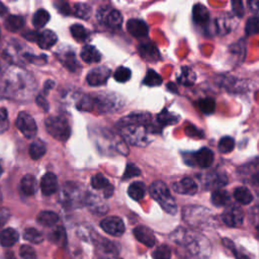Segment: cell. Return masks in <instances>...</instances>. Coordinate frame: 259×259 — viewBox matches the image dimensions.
<instances>
[{
	"label": "cell",
	"instance_id": "d4e9b609",
	"mask_svg": "<svg viewBox=\"0 0 259 259\" xmlns=\"http://www.w3.org/2000/svg\"><path fill=\"white\" fill-rule=\"evenodd\" d=\"M37 222L44 227H54L59 222V216L51 211H43L37 217Z\"/></svg>",
	"mask_w": 259,
	"mask_h": 259
},
{
	"label": "cell",
	"instance_id": "7bdbcfd3",
	"mask_svg": "<svg viewBox=\"0 0 259 259\" xmlns=\"http://www.w3.org/2000/svg\"><path fill=\"white\" fill-rule=\"evenodd\" d=\"M74 15L82 19H88L92 15V8L84 3H77L74 7Z\"/></svg>",
	"mask_w": 259,
	"mask_h": 259
},
{
	"label": "cell",
	"instance_id": "ac0fdd59",
	"mask_svg": "<svg viewBox=\"0 0 259 259\" xmlns=\"http://www.w3.org/2000/svg\"><path fill=\"white\" fill-rule=\"evenodd\" d=\"M58 189V179L54 173H46L41 180V190L44 196H52Z\"/></svg>",
	"mask_w": 259,
	"mask_h": 259
},
{
	"label": "cell",
	"instance_id": "74e56055",
	"mask_svg": "<svg viewBox=\"0 0 259 259\" xmlns=\"http://www.w3.org/2000/svg\"><path fill=\"white\" fill-rule=\"evenodd\" d=\"M70 31H71L72 37L78 42H83L89 37V32L83 27V25L78 24V23L73 24L70 28Z\"/></svg>",
	"mask_w": 259,
	"mask_h": 259
},
{
	"label": "cell",
	"instance_id": "f1b7e54d",
	"mask_svg": "<svg viewBox=\"0 0 259 259\" xmlns=\"http://www.w3.org/2000/svg\"><path fill=\"white\" fill-rule=\"evenodd\" d=\"M206 181V186H209V188L223 187L228 184V176L224 172H215L208 176Z\"/></svg>",
	"mask_w": 259,
	"mask_h": 259
},
{
	"label": "cell",
	"instance_id": "7a4b0ae2",
	"mask_svg": "<svg viewBox=\"0 0 259 259\" xmlns=\"http://www.w3.org/2000/svg\"><path fill=\"white\" fill-rule=\"evenodd\" d=\"M183 218L185 223L196 229L212 228L214 225L213 214L203 206H185L183 211Z\"/></svg>",
	"mask_w": 259,
	"mask_h": 259
},
{
	"label": "cell",
	"instance_id": "816d5d0a",
	"mask_svg": "<svg viewBox=\"0 0 259 259\" xmlns=\"http://www.w3.org/2000/svg\"><path fill=\"white\" fill-rule=\"evenodd\" d=\"M232 8L238 18H242L244 16V6L242 1H239V0L232 1Z\"/></svg>",
	"mask_w": 259,
	"mask_h": 259
},
{
	"label": "cell",
	"instance_id": "be15d7a7",
	"mask_svg": "<svg viewBox=\"0 0 259 259\" xmlns=\"http://www.w3.org/2000/svg\"><path fill=\"white\" fill-rule=\"evenodd\" d=\"M6 12H7V7L2 2H0V16H4Z\"/></svg>",
	"mask_w": 259,
	"mask_h": 259
},
{
	"label": "cell",
	"instance_id": "03108f58",
	"mask_svg": "<svg viewBox=\"0 0 259 259\" xmlns=\"http://www.w3.org/2000/svg\"><path fill=\"white\" fill-rule=\"evenodd\" d=\"M0 35H1V31H0Z\"/></svg>",
	"mask_w": 259,
	"mask_h": 259
},
{
	"label": "cell",
	"instance_id": "52a82bcc",
	"mask_svg": "<svg viewBox=\"0 0 259 259\" xmlns=\"http://www.w3.org/2000/svg\"><path fill=\"white\" fill-rule=\"evenodd\" d=\"M16 125L18 129L20 131V133L28 139H33L37 136V127L34 120L33 116L25 112L21 111L18 113V119L16 122Z\"/></svg>",
	"mask_w": 259,
	"mask_h": 259
},
{
	"label": "cell",
	"instance_id": "5bb4252c",
	"mask_svg": "<svg viewBox=\"0 0 259 259\" xmlns=\"http://www.w3.org/2000/svg\"><path fill=\"white\" fill-rule=\"evenodd\" d=\"M127 29L129 33L137 38H143L148 36V24L142 19L132 18L127 22Z\"/></svg>",
	"mask_w": 259,
	"mask_h": 259
},
{
	"label": "cell",
	"instance_id": "db71d44e",
	"mask_svg": "<svg viewBox=\"0 0 259 259\" xmlns=\"http://www.w3.org/2000/svg\"><path fill=\"white\" fill-rule=\"evenodd\" d=\"M57 9L63 16H69L71 14V8L67 2H58Z\"/></svg>",
	"mask_w": 259,
	"mask_h": 259
},
{
	"label": "cell",
	"instance_id": "3957f363",
	"mask_svg": "<svg viewBox=\"0 0 259 259\" xmlns=\"http://www.w3.org/2000/svg\"><path fill=\"white\" fill-rule=\"evenodd\" d=\"M151 197L156 201L161 208L169 215H175L177 213V205L174 198L163 181L157 180L150 185L149 188Z\"/></svg>",
	"mask_w": 259,
	"mask_h": 259
},
{
	"label": "cell",
	"instance_id": "6125c7cd",
	"mask_svg": "<svg viewBox=\"0 0 259 259\" xmlns=\"http://www.w3.org/2000/svg\"><path fill=\"white\" fill-rule=\"evenodd\" d=\"M55 85V83L53 82V81H51V80H48L46 83H45V86H44V88H45V90H46V92H48V90H50L52 87H53Z\"/></svg>",
	"mask_w": 259,
	"mask_h": 259
},
{
	"label": "cell",
	"instance_id": "d590c367",
	"mask_svg": "<svg viewBox=\"0 0 259 259\" xmlns=\"http://www.w3.org/2000/svg\"><path fill=\"white\" fill-rule=\"evenodd\" d=\"M50 20V14L45 9H38L34 18H33V24L36 29H42L48 23Z\"/></svg>",
	"mask_w": 259,
	"mask_h": 259
},
{
	"label": "cell",
	"instance_id": "bcb514c9",
	"mask_svg": "<svg viewBox=\"0 0 259 259\" xmlns=\"http://www.w3.org/2000/svg\"><path fill=\"white\" fill-rule=\"evenodd\" d=\"M154 259H171V250L167 245H161L153 252Z\"/></svg>",
	"mask_w": 259,
	"mask_h": 259
},
{
	"label": "cell",
	"instance_id": "2e32d148",
	"mask_svg": "<svg viewBox=\"0 0 259 259\" xmlns=\"http://www.w3.org/2000/svg\"><path fill=\"white\" fill-rule=\"evenodd\" d=\"M103 15L99 16L102 21H105L108 27L113 30H120L123 23V17L120 14V11L115 9H111L106 12V10H102Z\"/></svg>",
	"mask_w": 259,
	"mask_h": 259
},
{
	"label": "cell",
	"instance_id": "ab89813d",
	"mask_svg": "<svg viewBox=\"0 0 259 259\" xmlns=\"http://www.w3.org/2000/svg\"><path fill=\"white\" fill-rule=\"evenodd\" d=\"M219 151L223 154L231 153L235 148V141L231 137H223L219 142Z\"/></svg>",
	"mask_w": 259,
	"mask_h": 259
},
{
	"label": "cell",
	"instance_id": "6f0895ef",
	"mask_svg": "<svg viewBox=\"0 0 259 259\" xmlns=\"http://www.w3.org/2000/svg\"><path fill=\"white\" fill-rule=\"evenodd\" d=\"M37 36V32H29V33L23 35V37L27 38V40L31 41V42H36Z\"/></svg>",
	"mask_w": 259,
	"mask_h": 259
},
{
	"label": "cell",
	"instance_id": "9c48e42d",
	"mask_svg": "<svg viewBox=\"0 0 259 259\" xmlns=\"http://www.w3.org/2000/svg\"><path fill=\"white\" fill-rule=\"evenodd\" d=\"M96 255L98 259H120V252L116 245L103 238L96 242Z\"/></svg>",
	"mask_w": 259,
	"mask_h": 259
},
{
	"label": "cell",
	"instance_id": "f6af8a7d",
	"mask_svg": "<svg viewBox=\"0 0 259 259\" xmlns=\"http://www.w3.org/2000/svg\"><path fill=\"white\" fill-rule=\"evenodd\" d=\"M131 76H132V72H131V70H130L127 67L118 68V69L115 70V72L113 74L114 79L118 82H121V83L127 82L130 78H131Z\"/></svg>",
	"mask_w": 259,
	"mask_h": 259
},
{
	"label": "cell",
	"instance_id": "f5cc1de1",
	"mask_svg": "<svg viewBox=\"0 0 259 259\" xmlns=\"http://www.w3.org/2000/svg\"><path fill=\"white\" fill-rule=\"evenodd\" d=\"M10 218V212L8 209H0V228L4 226Z\"/></svg>",
	"mask_w": 259,
	"mask_h": 259
},
{
	"label": "cell",
	"instance_id": "680465c9",
	"mask_svg": "<svg viewBox=\"0 0 259 259\" xmlns=\"http://www.w3.org/2000/svg\"><path fill=\"white\" fill-rule=\"evenodd\" d=\"M7 121V110L4 108H0V122Z\"/></svg>",
	"mask_w": 259,
	"mask_h": 259
},
{
	"label": "cell",
	"instance_id": "b9f144b4",
	"mask_svg": "<svg viewBox=\"0 0 259 259\" xmlns=\"http://www.w3.org/2000/svg\"><path fill=\"white\" fill-rule=\"evenodd\" d=\"M198 106L204 114H211L215 111L216 102L213 98H204L198 102Z\"/></svg>",
	"mask_w": 259,
	"mask_h": 259
},
{
	"label": "cell",
	"instance_id": "9a60e30c",
	"mask_svg": "<svg viewBox=\"0 0 259 259\" xmlns=\"http://www.w3.org/2000/svg\"><path fill=\"white\" fill-rule=\"evenodd\" d=\"M135 238L147 247H154L156 244V237L154 233L145 226H139L134 229Z\"/></svg>",
	"mask_w": 259,
	"mask_h": 259
},
{
	"label": "cell",
	"instance_id": "681fc988",
	"mask_svg": "<svg viewBox=\"0 0 259 259\" xmlns=\"http://www.w3.org/2000/svg\"><path fill=\"white\" fill-rule=\"evenodd\" d=\"M49 238L54 243H61V242H64L65 239H66V234H65V231L62 227H58L54 229L53 232L51 233Z\"/></svg>",
	"mask_w": 259,
	"mask_h": 259
},
{
	"label": "cell",
	"instance_id": "91938a15",
	"mask_svg": "<svg viewBox=\"0 0 259 259\" xmlns=\"http://www.w3.org/2000/svg\"><path fill=\"white\" fill-rule=\"evenodd\" d=\"M248 5L250 7V10H252L253 12L258 11V2L257 1H248Z\"/></svg>",
	"mask_w": 259,
	"mask_h": 259
},
{
	"label": "cell",
	"instance_id": "ffe728a7",
	"mask_svg": "<svg viewBox=\"0 0 259 259\" xmlns=\"http://www.w3.org/2000/svg\"><path fill=\"white\" fill-rule=\"evenodd\" d=\"M57 41H58V37L56 34L52 31L46 30L42 33H37L36 43L41 49L49 50L57 43Z\"/></svg>",
	"mask_w": 259,
	"mask_h": 259
},
{
	"label": "cell",
	"instance_id": "1f68e13d",
	"mask_svg": "<svg viewBox=\"0 0 259 259\" xmlns=\"http://www.w3.org/2000/svg\"><path fill=\"white\" fill-rule=\"evenodd\" d=\"M230 203L229 192L224 189H217L212 193V204L215 206H225Z\"/></svg>",
	"mask_w": 259,
	"mask_h": 259
},
{
	"label": "cell",
	"instance_id": "e0dca14e",
	"mask_svg": "<svg viewBox=\"0 0 259 259\" xmlns=\"http://www.w3.org/2000/svg\"><path fill=\"white\" fill-rule=\"evenodd\" d=\"M172 187L175 192L180 194H187V196H193L198 191L197 184L189 177H185L178 181V183H174Z\"/></svg>",
	"mask_w": 259,
	"mask_h": 259
},
{
	"label": "cell",
	"instance_id": "4fadbf2b",
	"mask_svg": "<svg viewBox=\"0 0 259 259\" xmlns=\"http://www.w3.org/2000/svg\"><path fill=\"white\" fill-rule=\"evenodd\" d=\"M84 204L87 205L89 211L95 215H105L109 211V206L107 204L103 203L100 198L94 196L92 193H89L84 198Z\"/></svg>",
	"mask_w": 259,
	"mask_h": 259
},
{
	"label": "cell",
	"instance_id": "5b68a950",
	"mask_svg": "<svg viewBox=\"0 0 259 259\" xmlns=\"http://www.w3.org/2000/svg\"><path fill=\"white\" fill-rule=\"evenodd\" d=\"M47 132L58 141H67L71 136V127L63 116H50L45 122Z\"/></svg>",
	"mask_w": 259,
	"mask_h": 259
},
{
	"label": "cell",
	"instance_id": "cb8c5ba5",
	"mask_svg": "<svg viewBox=\"0 0 259 259\" xmlns=\"http://www.w3.org/2000/svg\"><path fill=\"white\" fill-rule=\"evenodd\" d=\"M20 190L27 197L34 196L37 191V180L32 174L24 175L20 181Z\"/></svg>",
	"mask_w": 259,
	"mask_h": 259
},
{
	"label": "cell",
	"instance_id": "7402d4cb",
	"mask_svg": "<svg viewBox=\"0 0 259 259\" xmlns=\"http://www.w3.org/2000/svg\"><path fill=\"white\" fill-rule=\"evenodd\" d=\"M62 64L71 72H77L80 69V65L75 57V53L71 50L64 51L62 54L58 55Z\"/></svg>",
	"mask_w": 259,
	"mask_h": 259
},
{
	"label": "cell",
	"instance_id": "30bf717a",
	"mask_svg": "<svg viewBox=\"0 0 259 259\" xmlns=\"http://www.w3.org/2000/svg\"><path fill=\"white\" fill-rule=\"evenodd\" d=\"M100 227L108 234L114 237L122 236L126 230L123 220L119 217H108L103 219L100 223Z\"/></svg>",
	"mask_w": 259,
	"mask_h": 259
},
{
	"label": "cell",
	"instance_id": "603a6c76",
	"mask_svg": "<svg viewBox=\"0 0 259 259\" xmlns=\"http://www.w3.org/2000/svg\"><path fill=\"white\" fill-rule=\"evenodd\" d=\"M19 235L17 230L12 228H6L0 233V244L3 247H12L18 241Z\"/></svg>",
	"mask_w": 259,
	"mask_h": 259
},
{
	"label": "cell",
	"instance_id": "8992f818",
	"mask_svg": "<svg viewBox=\"0 0 259 259\" xmlns=\"http://www.w3.org/2000/svg\"><path fill=\"white\" fill-rule=\"evenodd\" d=\"M60 201L64 208L66 209L79 208L82 201L80 188L73 183L64 185L60 194Z\"/></svg>",
	"mask_w": 259,
	"mask_h": 259
},
{
	"label": "cell",
	"instance_id": "f35d334b",
	"mask_svg": "<svg viewBox=\"0 0 259 259\" xmlns=\"http://www.w3.org/2000/svg\"><path fill=\"white\" fill-rule=\"evenodd\" d=\"M92 185L94 189H102L105 191L111 185L110 184L109 179L105 175H102L101 173H97L92 178Z\"/></svg>",
	"mask_w": 259,
	"mask_h": 259
},
{
	"label": "cell",
	"instance_id": "60d3db41",
	"mask_svg": "<svg viewBox=\"0 0 259 259\" xmlns=\"http://www.w3.org/2000/svg\"><path fill=\"white\" fill-rule=\"evenodd\" d=\"M163 79H162V77L156 72V71H154V70H148V73L145 77V79H144V84L147 85V86H159L161 85Z\"/></svg>",
	"mask_w": 259,
	"mask_h": 259
},
{
	"label": "cell",
	"instance_id": "7dc6e473",
	"mask_svg": "<svg viewBox=\"0 0 259 259\" xmlns=\"http://www.w3.org/2000/svg\"><path fill=\"white\" fill-rule=\"evenodd\" d=\"M19 255L22 259H37V252L31 245H21L19 248Z\"/></svg>",
	"mask_w": 259,
	"mask_h": 259
},
{
	"label": "cell",
	"instance_id": "e7e4bbea",
	"mask_svg": "<svg viewBox=\"0 0 259 259\" xmlns=\"http://www.w3.org/2000/svg\"><path fill=\"white\" fill-rule=\"evenodd\" d=\"M2 173H3V170H2V168H1V167H0V176H1V175H2Z\"/></svg>",
	"mask_w": 259,
	"mask_h": 259
},
{
	"label": "cell",
	"instance_id": "8fae6325",
	"mask_svg": "<svg viewBox=\"0 0 259 259\" xmlns=\"http://www.w3.org/2000/svg\"><path fill=\"white\" fill-rule=\"evenodd\" d=\"M111 70L108 67L99 66L90 70L86 76V81L92 86H100L106 84L111 76Z\"/></svg>",
	"mask_w": 259,
	"mask_h": 259
},
{
	"label": "cell",
	"instance_id": "7c38bea8",
	"mask_svg": "<svg viewBox=\"0 0 259 259\" xmlns=\"http://www.w3.org/2000/svg\"><path fill=\"white\" fill-rule=\"evenodd\" d=\"M150 124H151V115L148 112H133L121 119L118 123V127L122 128L130 125L149 126Z\"/></svg>",
	"mask_w": 259,
	"mask_h": 259
},
{
	"label": "cell",
	"instance_id": "ba28073f",
	"mask_svg": "<svg viewBox=\"0 0 259 259\" xmlns=\"http://www.w3.org/2000/svg\"><path fill=\"white\" fill-rule=\"evenodd\" d=\"M222 220L224 224L228 227H240L244 221L243 210L237 204H230L222 214Z\"/></svg>",
	"mask_w": 259,
	"mask_h": 259
},
{
	"label": "cell",
	"instance_id": "ee69618b",
	"mask_svg": "<svg viewBox=\"0 0 259 259\" xmlns=\"http://www.w3.org/2000/svg\"><path fill=\"white\" fill-rule=\"evenodd\" d=\"M178 81L184 85H192L196 81V74L189 68H184L183 73H181L180 77L178 78Z\"/></svg>",
	"mask_w": 259,
	"mask_h": 259
},
{
	"label": "cell",
	"instance_id": "836d02e7",
	"mask_svg": "<svg viewBox=\"0 0 259 259\" xmlns=\"http://www.w3.org/2000/svg\"><path fill=\"white\" fill-rule=\"evenodd\" d=\"M24 24V18L20 16H10L5 19L4 25L5 29L9 32H18L19 31Z\"/></svg>",
	"mask_w": 259,
	"mask_h": 259
},
{
	"label": "cell",
	"instance_id": "4316f807",
	"mask_svg": "<svg viewBox=\"0 0 259 259\" xmlns=\"http://www.w3.org/2000/svg\"><path fill=\"white\" fill-rule=\"evenodd\" d=\"M193 20L199 24H204L210 20V12L204 5L198 3L192 9Z\"/></svg>",
	"mask_w": 259,
	"mask_h": 259
},
{
	"label": "cell",
	"instance_id": "484cf974",
	"mask_svg": "<svg viewBox=\"0 0 259 259\" xmlns=\"http://www.w3.org/2000/svg\"><path fill=\"white\" fill-rule=\"evenodd\" d=\"M81 58L87 64H93L98 63L101 60V55L97 49L93 46H84L81 51Z\"/></svg>",
	"mask_w": 259,
	"mask_h": 259
},
{
	"label": "cell",
	"instance_id": "c3c4849f",
	"mask_svg": "<svg viewBox=\"0 0 259 259\" xmlns=\"http://www.w3.org/2000/svg\"><path fill=\"white\" fill-rule=\"evenodd\" d=\"M245 32L247 36H253L258 33V18L253 17L250 18L247 22H246Z\"/></svg>",
	"mask_w": 259,
	"mask_h": 259
},
{
	"label": "cell",
	"instance_id": "277c9868",
	"mask_svg": "<svg viewBox=\"0 0 259 259\" xmlns=\"http://www.w3.org/2000/svg\"><path fill=\"white\" fill-rule=\"evenodd\" d=\"M119 129L121 130L122 135L128 143L135 146L144 147L151 142L148 138V134L152 133L151 129H154V127L151 126V124L149 126L130 125Z\"/></svg>",
	"mask_w": 259,
	"mask_h": 259
},
{
	"label": "cell",
	"instance_id": "f546056e",
	"mask_svg": "<svg viewBox=\"0 0 259 259\" xmlns=\"http://www.w3.org/2000/svg\"><path fill=\"white\" fill-rule=\"evenodd\" d=\"M47 148L46 145L43 143L41 140H36L30 146L29 152H30V156L34 160H38L41 159L44 155L46 154Z\"/></svg>",
	"mask_w": 259,
	"mask_h": 259
},
{
	"label": "cell",
	"instance_id": "4dcf8cb0",
	"mask_svg": "<svg viewBox=\"0 0 259 259\" xmlns=\"http://www.w3.org/2000/svg\"><path fill=\"white\" fill-rule=\"evenodd\" d=\"M234 198L241 204H249L253 201V196L251 191L245 186L237 187L234 190Z\"/></svg>",
	"mask_w": 259,
	"mask_h": 259
},
{
	"label": "cell",
	"instance_id": "d6a6232c",
	"mask_svg": "<svg viewBox=\"0 0 259 259\" xmlns=\"http://www.w3.org/2000/svg\"><path fill=\"white\" fill-rule=\"evenodd\" d=\"M179 116L171 113L168 111L166 109H164L158 115H157V123L160 128L169 126V125H174L178 122Z\"/></svg>",
	"mask_w": 259,
	"mask_h": 259
},
{
	"label": "cell",
	"instance_id": "83f0119b",
	"mask_svg": "<svg viewBox=\"0 0 259 259\" xmlns=\"http://www.w3.org/2000/svg\"><path fill=\"white\" fill-rule=\"evenodd\" d=\"M128 194L134 201H141L146 194V185L142 181H135L129 186Z\"/></svg>",
	"mask_w": 259,
	"mask_h": 259
},
{
	"label": "cell",
	"instance_id": "11a10c76",
	"mask_svg": "<svg viewBox=\"0 0 259 259\" xmlns=\"http://www.w3.org/2000/svg\"><path fill=\"white\" fill-rule=\"evenodd\" d=\"M185 133L188 135V136H190V137H200V138H202V137H204V133L201 131V130H199V129H197L196 127H193V126H189V127H187L186 129H185Z\"/></svg>",
	"mask_w": 259,
	"mask_h": 259
},
{
	"label": "cell",
	"instance_id": "94428289",
	"mask_svg": "<svg viewBox=\"0 0 259 259\" xmlns=\"http://www.w3.org/2000/svg\"><path fill=\"white\" fill-rule=\"evenodd\" d=\"M8 128V122H0V134L5 132Z\"/></svg>",
	"mask_w": 259,
	"mask_h": 259
},
{
	"label": "cell",
	"instance_id": "9f6ffc18",
	"mask_svg": "<svg viewBox=\"0 0 259 259\" xmlns=\"http://www.w3.org/2000/svg\"><path fill=\"white\" fill-rule=\"evenodd\" d=\"M37 103L38 105V107L42 108L45 111H49V103H48L47 99L43 95H38L37 97Z\"/></svg>",
	"mask_w": 259,
	"mask_h": 259
},
{
	"label": "cell",
	"instance_id": "44dd1931",
	"mask_svg": "<svg viewBox=\"0 0 259 259\" xmlns=\"http://www.w3.org/2000/svg\"><path fill=\"white\" fill-rule=\"evenodd\" d=\"M139 53L142 58L149 62H156L160 60L159 51L157 50L156 46H154L151 43L142 44L139 47Z\"/></svg>",
	"mask_w": 259,
	"mask_h": 259
},
{
	"label": "cell",
	"instance_id": "6da1fadb",
	"mask_svg": "<svg viewBox=\"0 0 259 259\" xmlns=\"http://www.w3.org/2000/svg\"><path fill=\"white\" fill-rule=\"evenodd\" d=\"M170 238L177 245L184 246L189 255L196 259H209L212 254L210 241L197 231L177 228L170 235Z\"/></svg>",
	"mask_w": 259,
	"mask_h": 259
},
{
	"label": "cell",
	"instance_id": "8d00e7d4",
	"mask_svg": "<svg viewBox=\"0 0 259 259\" xmlns=\"http://www.w3.org/2000/svg\"><path fill=\"white\" fill-rule=\"evenodd\" d=\"M23 238L33 244H41L44 241L42 233L35 228L25 229L23 232Z\"/></svg>",
	"mask_w": 259,
	"mask_h": 259
},
{
	"label": "cell",
	"instance_id": "d6986e66",
	"mask_svg": "<svg viewBox=\"0 0 259 259\" xmlns=\"http://www.w3.org/2000/svg\"><path fill=\"white\" fill-rule=\"evenodd\" d=\"M215 159L214 152L209 148H203L193 155V160L202 168H209Z\"/></svg>",
	"mask_w": 259,
	"mask_h": 259
},
{
	"label": "cell",
	"instance_id": "e575fe53",
	"mask_svg": "<svg viewBox=\"0 0 259 259\" xmlns=\"http://www.w3.org/2000/svg\"><path fill=\"white\" fill-rule=\"evenodd\" d=\"M223 243L225 245V247H227L228 249H230L237 259H255L252 256V254H250L247 251H245L244 249H237L235 244L233 243L230 239L224 238L223 239Z\"/></svg>",
	"mask_w": 259,
	"mask_h": 259
},
{
	"label": "cell",
	"instance_id": "f907efd6",
	"mask_svg": "<svg viewBox=\"0 0 259 259\" xmlns=\"http://www.w3.org/2000/svg\"><path fill=\"white\" fill-rule=\"evenodd\" d=\"M141 174V171L139 168L135 165V164H132V163H129L126 167V170H125V173L123 175V179L124 180H128L130 178H133V177H136V176H139Z\"/></svg>",
	"mask_w": 259,
	"mask_h": 259
}]
</instances>
